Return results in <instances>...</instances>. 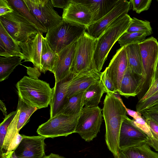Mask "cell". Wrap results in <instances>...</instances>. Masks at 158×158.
Returning <instances> with one entry per match:
<instances>
[{
    "label": "cell",
    "mask_w": 158,
    "mask_h": 158,
    "mask_svg": "<svg viewBox=\"0 0 158 158\" xmlns=\"http://www.w3.org/2000/svg\"><path fill=\"white\" fill-rule=\"evenodd\" d=\"M125 106L112 93H106L102 109L106 129L105 139L108 148L114 158H117L118 154L121 126L127 117Z\"/></svg>",
    "instance_id": "obj_1"
},
{
    "label": "cell",
    "mask_w": 158,
    "mask_h": 158,
    "mask_svg": "<svg viewBox=\"0 0 158 158\" xmlns=\"http://www.w3.org/2000/svg\"><path fill=\"white\" fill-rule=\"evenodd\" d=\"M16 86L19 98L28 105L39 109L50 104L52 88L46 82L24 76Z\"/></svg>",
    "instance_id": "obj_2"
},
{
    "label": "cell",
    "mask_w": 158,
    "mask_h": 158,
    "mask_svg": "<svg viewBox=\"0 0 158 158\" xmlns=\"http://www.w3.org/2000/svg\"><path fill=\"white\" fill-rule=\"evenodd\" d=\"M132 18L128 14L119 17L113 22L97 39L94 55L97 70L101 72L111 49L118 39L126 31Z\"/></svg>",
    "instance_id": "obj_3"
},
{
    "label": "cell",
    "mask_w": 158,
    "mask_h": 158,
    "mask_svg": "<svg viewBox=\"0 0 158 158\" xmlns=\"http://www.w3.org/2000/svg\"><path fill=\"white\" fill-rule=\"evenodd\" d=\"M87 27L62 20L47 31L45 37L49 45L58 53L71 44L76 42L84 34Z\"/></svg>",
    "instance_id": "obj_4"
},
{
    "label": "cell",
    "mask_w": 158,
    "mask_h": 158,
    "mask_svg": "<svg viewBox=\"0 0 158 158\" xmlns=\"http://www.w3.org/2000/svg\"><path fill=\"white\" fill-rule=\"evenodd\" d=\"M97 40L89 36L86 32L76 42L75 53L70 68L74 74L92 70H97L94 55Z\"/></svg>",
    "instance_id": "obj_5"
},
{
    "label": "cell",
    "mask_w": 158,
    "mask_h": 158,
    "mask_svg": "<svg viewBox=\"0 0 158 158\" xmlns=\"http://www.w3.org/2000/svg\"><path fill=\"white\" fill-rule=\"evenodd\" d=\"M14 9L13 12L0 16V22L14 40L24 42L40 32L30 20Z\"/></svg>",
    "instance_id": "obj_6"
},
{
    "label": "cell",
    "mask_w": 158,
    "mask_h": 158,
    "mask_svg": "<svg viewBox=\"0 0 158 158\" xmlns=\"http://www.w3.org/2000/svg\"><path fill=\"white\" fill-rule=\"evenodd\" d=\"M80 114L74 115L60 114L40 125L37 132L46 138L67 136L75 133Z\"/></svg>",
    "instance_id": "obj_7"
},
{
    "label": "cell",
    "mask_w": 158,
    "mask_h": 158,
    "mask_svg": "<svg viewBox=\"0 0 158 158\" xmlns=\"http://www.w3.org/2000/svg\"><path fill=\"white\" fill-rule=\"evenodd\" d=\"M102 110L98 106L83 107L78 118L75 133L85 141L89 142L96 137L102 120Z\"/></svg>",
    "instance_id": "obj_8"
},
{
    "label": "cell",
    "mask_w": 158,
    "mask_h": 158,
    "mask_svg": "<svg viewBox=\"0 0 158 158\" xmlns=\"http://www.w3.org/2000/svg\"><path fill=\"white\" fill-rule=\"evenodd\" d=\"M27 8L35 19L47 31L62 20L53 8L51 0H23Z\"/></svg>",
    "instance_id": "obj_9"
},
{
    "label": "cell",
    "mask_w": 158,
    "mask_h": 158,
    "mask_svg": "<svg viewBox=\"0 0 158 158\" xmlns=\"http://www.w3.org/2000/svg\"><path fill=\"white\" fill-rule=\"evenodd\" d=\"M149 140L147 135L136 126L132 120L127 116L121 127L119 139V150L128 149L147 144Z\"/></svg>",
    "instance_id": "obj_10"
},
{
    "label": "cell",
    "mask_w": 158,
    "mask_h": 158,
    "mask_svg": "<svg viewBox=\"0 0 158 158\" xmlns=\"http://www.w3.org/2000/svg\"><path fill=\"white\" fill-rule=\"evenodd\" d=\"M131 6L130 1L118 0L110 12L87 27L86 32L91 37L97 40L113 22L122 15L127 14Z\"/></svg>",
    "instance_id": "obj_11"
},
{
    "label": "cell",
    "mask_w": 158,
    "mask_h": 158,
    "mask_svg": "<svg viewBox=\"0 0 158 158\" xmlns=\"http://www.w3.org/2000/svg\"><path fill=\"white\" fill-rule=\"evenodd\" d=\"M22 135L21 141L14 151L18 158H43L45 155L46 137Z\"/></svg>",
    "instance_id": "obj_12"
},
{
    "label": "cell",
    "mask_w": 158,
    "mask_h": 158,
    "mask_svg": "<svg viewBox=\"0 0 158 158\" xmlns=\"http://www.w3.org/2000/svg\"><path fill=\"white\" fill-rule=\"evenodd\" d=\"M139 44L147 80L148 77H150V84L154 75L156 65L158 58V42L152 36Z\"/></svg>",
    "instance_id": "obj_13"
},
{
    "label": "cell",
    "mask_w": 158,
    "mask_h": 158,
    "mask_svg": "<svg viewBox=\"0 0 158 158\" xmlns=\"http://www.w3.org/2000/svg\"><path fill=\"white\" fill-rule=\"evenodd\" d=\"M62 18L63 21L87 27L92 23L93 15L89 9L84 4L77 0H71L63 9Z\"/></svg>",
    "instance_id": "obj_14"
},
{
    "label": "cell",
    "mask_w": 158,
    "mask_h": 158,
    "mask_svg": "<svg viewBox=\"0 0 158 158\" xmlns=\"http://www.w3.org/2000/svg\"><path fill=\"white\" fill-rule=\"evenodd\" d=\"M128 66L125 47H122L117 50L107 67L108 74L117 92H119L122 80Z\"/></svg>",
    "instance_id": "obj_15"
},
{
    "label": "cell",
    "mask_w": 158,
    "mask_h": 158,
    "mask_svg": "<svg viewBox=\"0 0 158 158\" xmlns=\"http://www.w3.org/2000/svg\"><path fill=\"white\" fill-rule=\"evenodd\" d=\"M42 34L43 33L39 32L30 37L25 42H18L24 56V62H32L34 67L40 71V70Z\"/></svg>",
    "instance_id": "obj_16"
},
{
    "label": "cell",
    "mask_w": 158,
    "mask_h": 158,
    "mask_svg": "<svg viewBox=\"0 0 158 158\" xmlns=\"http://www.w3.org/2000/svg\"><path fill=\"white\" fill-rule=\"evenodd\" d=\"M101 73L97 70H92L73 74L68 87L66 98L85 91L90 85L100 80Z\"/></svg>",
    "instance_id": "obj_17"
},
{
    "label": "cell",
    "mask_w": 158,
    "mask_h": 158,
    "mask_svg": "<svg viewBox=\"0 0 158 158\" xmlns=\"http://www.w3.org/2000/svg\"><path fill=\"white\" fill-rule=\"evenodd\" d=\"M147 79L133 72L128 66L121 81L118 93L127 98L135 97L143 88Z\"/></svg>",
    "instance_id": "obj_18"
},
{
    "label": "cell",
    "mask_w": 158,
    "mask_h": 158,
    "mask_svg": "<svg viewBox=\"0 0 158 158\" xmlns=\"http://www.w3.org/2000/svg\"><path fill=\"white\" fill-rule=\"evenodd\" d=\"M73 76L71 73L63 79L55 82L52 88V94L50 103V118L59 114L66 99L68 87Z\"/></svg>",
    "instance_id": "obj_19"
},
{
    "label": "cell",
    "mask_w": 158,
    "mask_h": 158,
    "mask_svg": "<svg viewBox=\"0 0 158 158\" xmlns=\"http://www.w3.org/2000/svg\"><path fill=\"white\" fill-rule=\"evenodd\" d=\"M76 42L71 44L58 53L59 60L54 73L55 82L63 79L71 73L70 68L75 53Z\"/></svg>",
    "instance_id": "obj_20"
},
{
    "label": "cell",
    "mask_w": 158,
    "mask_h": 158,
    "mask_svg": "<svg viewBox=\"0 0 158 158\" xmlns=\"http://www.w3.org/2000/svg\"><path fill=\"white\" fill-rule=\"evenodd\" d=\"M18 42L14 40L0 22V56L4 57L17 56L24 60Z\"/></svg>",
    "instance_id": "obj_21"
},
{
    "label": "cell",
    "mask_w": 158,
    "mask_h": 158,
    "mask_svg": "<svg viewBox=\"0 0 158 158\" xmlns=\"http://www.w3.org/2000/svg\"><path fill=\"white\" fill-rule=\"evenodd\" d=\"M85 5L93 15L92 23L98 21L110 12L118 0H77Z\"/></svg>",
    "instance_id": "obj_22"
},
{
    "label": "cell",
    "mask_w": 158,
    "mask_h": 158,
    "mask_svg": "<svg viewBox=\"0 0 158 158\" xmlns=\"http://www.w3.org/2000/svg\"><path fill=\"white\" fill-rule=\"evenodd\" d=\"M40 72L44 73L47 71L54 73L59 60L58 53L51 48L46 37L42 35Z\"/></svg>",
    "instance_id": "obj_23"
},
{
    "label": "cell",
    "mask_w": 158,
    "mask_h": 158,
    "mask_svg": "<svg viewBox=\"0 0 158 158\" xmlns=\"http://www.w3.org/2000/svg\"><path fill=\"white\" fill-rule=\"evenodd\" d=\"M107 90L100 79L89 86L84 92V107H92L98 106L101 98Z\"/></svg>",
    "instance_id": "obj_24"
},
{
    "label": "cell",
    "mask_w": 158,
    "mask_h": 158,
    "mask_svg": "<svg viewBox=\"0 0 158 158\" xmlns=\"http://www.w3.org/2000/svg\"><path fill=\"white\" fill-rule=\"evenodd\" d=\"M125 47L128 66L131 71L136 74L145 77L147 79L143 65L139 44H132Z\"/></svg>",
    "instance_id": "obj_25"
},
{
    "label": "cell",
    "mask_w": 158,
    "mask_h": 158,
    "mask_svg": "<svg viewBox=\"0 0 158 158\" xmlns=\"http://www.w3.org/2000/svg\"><path fill=\"white\" fill-rule=\"evenodd\" d=\"M117 158H158V153L145 144L124 150H119Z\"/></svg>",
    "instance_id": "obj_26"
},
{
    "label": "cell",
    "mask_w": 158,
    "mask_h": 158,
    "mask_svg": "<svg viewBox=\"0 0 158 158\" xmlns=\"http://www.w3.org/2000/svg\"><path fill=\"white\" fill-rule=\"evenodd\" d=\"M84 92L67 98L65 103L59 114H63L68 115H74L80 114L84 107Z\"/></svg>",
    "instance_id": "obj_27"
},
{
    "label": "cell",
    "mask_w": 158,
    "mask_h": 158,
    "mask_svg": "<svg viewBox=\"0 0 158 158\" xmlns=\"http://www.w3.org/2000/svg\"><path fill=\"white\" fill-rule=\"evenodd\" d=\"M23 60L17 56L9 57H0V81L7 79L16 66L21 65Z\"/></svg>",
    "instance_id": "obj_28"
},
{
    "label": "cell",
    "mask_w": 158,
    "mask_h": 158,
    "mask_svg": "<svg viewBox=\"0 0 158 158\" xmlns=\"http://www.w3.org/2000/svg\"><path fill=\"white\" fill-rule=\"evenodd\" d=\"M7 0L14 9L32 23L36 26L40 32H47V30L38 22L28 10L23 0Z\"/></svg>",
    "instance_id": "obj_29"
},
{
    "label": "cell",
    "mask_w": 158,
    "mask_h": 158,
    "mask_svg": "<svg viewBox=\"0 0 158 158\" xmlns=\"http://www.w3.org/2000/svg\"><path fill=\"white\" fill-rule=\"evenodd\" d=\"M36 108L29 106L24 102L20 98L16 110L20 112L17 122V129L18 132L27 122L31 116L37 110Z\"/></svg>",
    "instance_id": "obj_30"
},
{
    "label": "cell",
    "mask_w": 158,
    "mask_h": 158,
    "mask_svg": "<svg viewBox=\"0 0 158 158\" xmlns=\"http://www.w3.org/2000/svg\"><path fill=\"white\" fill-rule=\"evenodd\" d=\"M20 110L18 112L9 126L4 139L2 150L0 151V158H5L9 145L13 139L19 132L17 129Z\"/></svg>",
    "instance_id": "obj_31"
},
{
    "label": "cell",
    "mask_w": 158,
    "mask_h": 158,
    "mask_svg": "<svg viewBox=\"0 0 158 158\" xmlns=\"http://www.w3.org/2000/svg\"><path fill=\"white\" fill-rule=\"evenodd\" d=\"M148 35L146 33L126 32L118 39V42L121 47H124L131 44H139L144 41Z\"/></svg>",
    "instance_id": "obj_32"
},
{
    "label": "cell",
    "mask_w": 158,
    "mask_h": 158,
    "mask_svg": "<svg viewBox=\"0 0 158 158\" xmlns=\"http://www.w3.org/2000/svg\"><path fill=\"white\" fill-rule=\"evenodd\" d=\"M126 32L146 33L149 35L153 33L149 21L139 19L134 17L132 18L131 24Z\"/></svg>",
    "instance_id": "obj_33"
},
{
    "label": "cell",
    "mask_w": 158,
    "mask_h": 158,
    "mask_svg": "<svg viewBox=\"0 0 158 158\" xmlns=\"http://www.w3.org/2000/svg\"><path fill=\"white\" fill-rule=\"evenodd\" d=\"M18 110L13 111L5 117L0 125V151L2 150L8 128L17 113Z\"/></svg>",
    "instance_id": "obj_34"
},
{
    "label": "cell",
    "mask_w": 158,
    "mask_h": 158,
    "mask_svg": "<svg viewBox=\"0 0 158 158\" xmlns=\"http://www.w3.org/2000/svg\"><path fill=\"white\" fill-rule=\"evenodd\" d=\"M143 118L148 125L152 136L150 146L158 152V124L149 118Z\"/></svg>",
    "instance_id": "obj_35"
},
{
    "label": "cell",
    "mask_w": 158,
    "mask_h": 158,
    "mask_svg": "<svg viewBox=\"0 0 158 158\" xmlns=\"http://www.w3.org/2000/svg\"><path fill=\"white\" fill-rule=\"evenodd\" d=\"M133 10L138 14L148 10L152 0H131L130 1Z\"/></svg>",
    "instance_id": "obj_36"
},
{
    "label": "cell",
    "mask_w": 158,
    "mask_h": 158,
    "mask_svg": "<svg viewBox=\"0 0 158 158\" xmlns=\"http://www.w3.org/2000/svg\"><path fill=\"white\" fill-rule=\"evenodd\" d=\"M100 79L103 83L107 90V93H113L117 92L115 89L113 82L109 76L106 67L105 70L101 72Z\"/></svg>",
    "instance_id": "obj_37"
},
{
    "label": "cell",
    "mask_w": 158,
    "mask_h": 158,
    "mask_svg": "<svg viewBox=\"0 0 158 158\" xmlns=\"http://www.w3.org/2000/svg\"><path fill=\"white\" fill-rule=\"evenodd\" d=\"M158 100V91L152 96L145 101L137 103L136 108V111L141 114L146 109L151 106Z\"/></svg>",
    "instance_id": "obj_38"
},
{
    "label": "cell",
    "mask_w": 158,
    "mask_h": 158,
    "mask_svg": "<svg viewBox=\"0 0 158 158\" xmlns=\"http://www.w3.org/2000/svg\"><path fill=\"white\" fill-rule=\"evenodd\" d=\"M158 91V78L149 87V89L138 102L145 101L152 96Z\"/></svg>",
    "instance_id": "obj_39"
},
{
    "label": "cell",
    "mask_w": 158,
    "mask_h": 158,
    "mask_svg": "<svg viewBox=\"0 0 158 158\" xmlns=\"http://www.w3.org/2000/svg\"><path fill=\"white\" fill-rule=\"evenodd\" d=\"M14 11V9L8 0H0V16L6 15Z\"/></svg>",
    "instance_id": "obj_40"
},
{
    "label": "cell",
    "mask_w": 158,
    "mask_h": 158,
    "mask_svg": "<svg viewBox=\"0 0 158 158\" xmlns=\"http://www.w3.org/2000/svg\"><path fill=\"white\" fill-rule=\"evenodd\" d=\"M22 139V135L20 134L19 132H17L9 145L6 157L10 152L15 150L20 143Z\"/></svg>",
    "instance_id": "obj_41"
},
{
    "label": "cell",
    "mask_w": 158,
    "mask_h": 158,
    "mask_svg": "<svg viewBox=\"0 0 158 158\" xmlns=\"http://www.w3.org/2000/svg\"><path fill=\"white\" fill-rule=\"evenodd\" d=\"M27 69V73L30 77L34 79H38L40 75V71L39 69L35 67L32 68L23 65Z\"/></svg>",
    "instance_id": "obj_42"
},
{
    "label": "cell",
    "mask_w": 158,
    "mask_h": 158,
    "mask_svg": "<svg viewBox=\"0 0 158 158\" xmlns=\"http://www.w3.org/2000/svg\"><path fill=\"white\" fill-rule=\"evenodd\" d=\"M51 1L53 7L64 9L69 3L71 0H51Z\"/></svg>",
    "instance_id": "obj_43"
},
{
    "label": "cell",
    "mask_w": 158,
    "mask_h": 158,
    "mask_svg": "<svg viewBox=\"0 0 158 158\" xmlns=\"http://www.w3.org/2000/svg\"><path fill=\"white\" fill-rule=\"evenodd\" d=\"M143 118H147L152 120L158 124V113L148 112L145 111L141 113Z\"/></svg>",
    "instance_id": "obj_44"
},
{
    "label": "cell",
    "mask_w": 158,
    "mask_h": 158,
    "mask_svg": "<svg viewBox=\"0 0 158 158\" xmlns=\"http://www.w3.org/2000/svg\"><path fill=\"white\" fill-rule=\"evenodd\" d=\"M125 108L127 114L133 117L134 119L142 116L141 114L136 111H135L127 108L126 106H125Z\"/></svg>",
    "instance_id": "obj_45"
},
{
    "label": "cell",
    "mask_w": 158,
    "mask_h": 158,
    "mask_svg": "<svg viewBox=\"0 0 158 158\" xmlns=\"http://www.w3.org/2000/svg\"><path fill=\"white\" fill-rule=\"evenodd\" d=\"M144 111L148 112L158 113V104L148 107L143 111Z\"/></svg>",
    "instance_id": "obj_46"
},
{
    "label": "cell",
    "mask_w": 158,
    "mask_h": 158,
    "mask_svg": "<svg viewBox=\"0 0 158 158\" xmlns=\"http://www.w3.org/2000/svg\"><path fill=\"white\" fill-rule=\"evenodd\" d=\"M0 108L5 117L7 116V114L5 105L1 100H0Z\"/></svg>",
    "instance_id": "obj_47"
},
{
    "label": "cell",
    "mask_w": 158,
    "mask_h": 158,
    "mask_svg": "<svg viewBox=\"0 0 158 158\" xmlns=\"http://www.w3.org/2000/svg\"><path fill=\"white\" fill-rule=\"evenodd\" d=\"M43 158H65L58 154L51 153L48 156L45 155Z\"/></svg>",
    "instance_id": "obj_48"
},
{
    "label": "cell",
    "mask_w": 158,
    "mask_h": 158,
    "mask_svg": "<svg viewBox=\"0 0 158 158\" xmlns=\"http://www.w3.org/2000/svg\"><path fill=\"white\" fill-rule=\"evenodd\" d=\"M5 158H18L16 155L14 151L10 152Z\"/></svg>",
    "instance_id": "obj_49"
},
{
    "label": "cell",
    "mask_w": 158,
    "mask_h": 158,
    "mask_svg": "<svg viewBox=\"0 0 158 158\" xmlns=\"http://www.w3.org/2000/svg\"><path fill=\"white\" fill-rule=\"evenodd\" d=\"M112 94L114 97L118 99L122 103H123L119 93L118 92H115Z\"/></svg>",
    "instance_id": "obj_50"
},
{
    "label": "cell",
    "mask_w": 158,
    "mask_h": 158,
    "mask_svg": "<svg viewBox=\"0 0 158 158\" xmlns=\"http://www.w3.org/2000/svg\"><path fill=\"white\" fill-rule=\"evenodd\" d=\"M158 78V70H157V71H156V72L155 75V76H154V78H153V79H152V80L150 84V85L149 86H149L151 85L154 82V81H155Z\"/></svg>",
    "instance_id": "obj_51"
},
{
    "label": "cell",
    "mask_w": 158,
    "mask_h": 158,
    "mask_svg": "<svg viewBox=\"0 0 158 158\" xmlns=\"http://www.w3.org/2000/svg\"><path fill=\"white\" fill-rule=\"evenodd\" d=\"M158 59H157L156 63V67H155V70L154 75V76L153 78H154L156 72L158 70ZM153 78H152V79H153Z\"/></svg>",
    "instance_id": "obj_52"
},
{
    "label": "cell",
    "mask_w": 158,
    "mask_h": 158,
    "mask_svg": "<svg viewBox=\"0 0 158 158\" xmlns=\"http://www.w3.org/2000/svg\"><path fill=\"white\" fill-rule=\"evenodd\" d=\"M158 104V100H157V101H156V102H155L150 107H151L152 106H153L154 105H155L156 104Z\"/></svg>",
    "instance_id": "obj_53"
}]
</instances>
